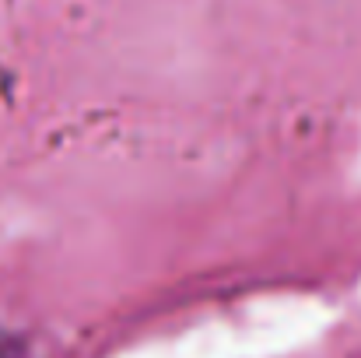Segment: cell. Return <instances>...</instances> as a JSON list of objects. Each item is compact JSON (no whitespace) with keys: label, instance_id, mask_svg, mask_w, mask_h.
<instances>
[{"label":"cell","instance_id":"cell-1","mask_svg":"<svg viewBox=\"0 0 361 358\" xmlns=\"http://www.w3.org/2000/svg\"><path fill=\"white\" fill-rule=\"evenodd\" d=\"M0 358H25V341L18 334L0 330Z\"/></svg>","mask_w":361,"mask_h":358}]
</instances>
